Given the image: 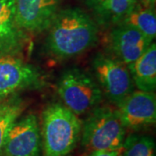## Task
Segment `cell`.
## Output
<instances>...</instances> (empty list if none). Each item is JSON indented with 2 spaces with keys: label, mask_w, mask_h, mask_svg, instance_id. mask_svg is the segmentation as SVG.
I'll list each match as a JSON object with an SVG mask.
<instances>
[{
  "label": "cell",
  "mask_w": 156,
  "mask_h": 156,
  "mask_svg": "<svg viewBox=\"0 0 156 156\" xmlns=\"http://www.w3.org/2000/svg\"><path fill=\"white\" fill-rule=\"evenodd\" d=\"M47 30L46 46L59 58L80 55L95 45L98 39L95 22L78 7L60 10Z\"/></svg>",
  "instance_id": "6da1fadb"
},
{
  "label": "cell",
  "mask_w": 156,
  "mask_h": 156,
  "mask_svg": "<svg viewBox=\"0 0 156 156\" xmlns=\"http://www.w3.org/2000/svg\"><path fill=\"white\" fill-rule=\"evenodd\" d=\"M82 122L76 115L60 103L49 105L43 113L44 156H66L81 137Z\"/></svg>",
  "instance_id": "7a4b0ae2"
},
{
  "label": "cell",
  "mask_w": 156,
  "mask_h": 156,
  "mask_svg": "<svg viewBox=\"0 0 156 156\" xmlns=\"http://www.w3.org/2000/svg\"><path fill=\"white\" fill-rule=\"evenodd\" d=\"M125 134L117 109L95 108L82 124V145L89 152L122 150Z\"/></svg>",
  "instance_id": "3957f363"
},
{
  "label": "cell",
  "mask_w": 156,
  "mask_h": 156,
  "mask_svg": "<svg viewBox=\"0 0 156 156\" xmlns=\"http://www.w3.org/2000/svg\"><path fill=\"white\" fill-rule=\"evenodd\" d=\"M64 106L76 115L91 111L102 100V91L93 76L80 69H68L57 83Z\"/></svg>",
  "instance_id": "277c9868"
},
{
  "label": "cell",
  "mask_w": 156,
  "mask_h": 156,
  "mask_svg": "<svg viewBox=\"0 0 156 156\" xmlns=\"http://www.w3.org/2000/svg\"><path fill=\"white\" fill-rule=\"evenodd\" d=\"M92 67L102 93L116 107L134 91V84L128 68L115 56L98 54Z\"/></svg>",
  "instance_id": "5b68a950"
},
{
  "label": "cell",
  "mask_w": 156,
  "mask_h": 156,
  "mask_svg": "<svg viewBox=\"0 0 156 156\" xmlns=\"http://www.w3.org/2000/svg\"><path fill=\"white\" fill-rule=\"evenodd\" d=\"M42 149L41 130L37 117L25 115L12 123L2 151L5 156H40Z\"/></svg>",
  "instance_id": "8992f818"
},
{
  "label": "cell",
  "mask_w": 156,
  "mask_h": 156,
  "mask_svg": "<svg viewBox=\"0 0 156 156\" xmlns=\"http://www.w3.org/2000/svg\"><path fill=\"white\" fill-rule=\"evenodd\" d=\"M62 0H16V20L24 30L37 34L46 30L61 9Z\"/></svg>",
  "instance_id": "52a82bcc"
},
{
  "label": "cell",
  "mask_w": 156,
  "mask_h": 156,
  "mask_svg": "<svg viewBox=\"0 0 156 156\" xmlns=\"http://www.w3.org/2000/svg\"><path fill=\"white\" fill-rule=\"evenodd\" d=\"M117 108L119 116L126 128L139 130L155 123L154 93L133 91Z\"/></svg>",
  "instance_id": "ba28073f"
},
{
  "label": "cell",
  "mask_w": 156,
  "mask_h": 156,
  "mask_svg": "<svg viewBox=\"0 0 156 156\" xmlns=\"http://www.w3.org/2000/svg\"><path fill=\"white\" fill-rule=\"evenodd\" d=\"M36 68L14 56H0V99L38 83Z\"/></svg>",
  "instance_id": "9c48e42d"
},
{
  "label": "cell",
  "mask_w": 156,
  "mask_h": 156,
  "mask_svg": "<svg viewBox=\"0 0 156 156\" xmlns=\"http://www.w3.org/2000/svg\"><path fill=\"white\" fill-rule=\"evenodd\" d=\"M152 43L138 30L125 24H117L109 34L113 54L127 67L136 61Z\"/></svg>",
  "instance_id": "30bf717a"
},
{
  "label": "cell",
  "mask_w": 156,
  "mask_h": 156,
  "mask_svg": "<svg viewBox=\"0 0 156 156\" xmlns=\"http://www.w3.org/2000/svg\"><path fill=\"white\" fill-rule=\"evenodd\" d=\"M25 42L24 30L16 20V0H0V56L17 55Z\"/></svg>",
  "instance_id": "8fae6325"
},
{
  "label": "cell",
  "mask_w": 156,
  "mask_h": 156,
  "mask_svg": "<svg viewBox=\"0 0 156 156\" xmlns=\"http://www.w3.org/2000/svg\"><path fill=\"white\" fill-rule=\"evenodd\" d=\"M134 86L140 91L154 93L156 89V46L148 49L131 65L128 66Z\"/></svg>",
  "instance_id": "7c38bea8"
},
{
  "label": "cell",
  "mask_w": 156,
  "mask_h": 156,
  "mask_svg": "<svg viewBox=\"0 0 156 156\" xmlns=\"http://www.w3.org/2000/svg\"><path fill=\"white\" fill-rule=\"evenodd\" d=\"M138 3V0H99L90 7L99 22L104 24H119Z\"/></svg>",
  "instance_id": "4fadbf2b"
},
{
  "label": "cell",
  "mask_w": 156,
  "mask_h": 156,
  "mask_svg": "<svg viewBox=\"0 0 156 156\" xmlns=\"http://www.w3.org/2000/svg\"><path fill=\"white\" fill-rule=\"evenodd\" d=\"M119 24H125L138 30L151 41L155 39L156 15L154 7L143 5L138 2Z\"/></svg>",
  "instance_id": "5bb4252c"
},
{
  "label": "cell",
  "mask_w": 156,
  "mask_h": 156,
  "mask_svg": "<svg viewBox=\"0 0 156 156\" xmlns=\"http://www.w3.org/2000/svg\"><path fill=\"white\" fill-rule=\"evenodd\" d=\"M122 156H156L155 142L147 135L130 134L125 138Z\"/></svg>",
  "instance_id": "9a60e30c"
},
{
  "label": "cell",
  "mask_w": 156,
  "mask_h": 156,
  "mask_svg": "<svg viewBox=\"0 0 156 156\" xmlns=\"http://www.w3.org/2000/svg\"><path fill=\"white\" fill-rule=\"evenodd\" d=\"M23 107L20 101H12L0 105V153L9 128L21 115Z\"/></svg>",
  "instance_id": "2e32d148"
},
{
  "label": "cell",
  "mask_w": 156,
  "mask_h": 156,
  "mask_svg": "<svg viewBox=\"0 0 156 156\" xmlns=\"http://www.w3.org/2000/svg\"><path fill=\"white\" fill-rule=\"evenodd\" d=\"M122 150L115 151H90L85 156H120Z\"/></svg>",
  "instance_id": "e0dca14e"
},
{
  "label": "cell",
  "mask_w": 156,
  "mask_h": 156,
  "mask_svg": "<svg viewBox=\"0 0 156 156\" xmlns=\"http://www.w3.org/2000/svg\"><path fill=\"white\" fill-rule=\"evenodd\" d=\"M155 1L156 0H138V2H140L141 5L146 6H151V7L154 6Z\"/></svg>",
  "instance_id": "ac0fdd59"
},
{
  "label": "cell",
  "mask_w": 156,
  "mask_h": 156,
  "mask_svg": "<svg viewBox=\"0 0 156 156\" xmlns=\"http://www.w3.org/2000/svg\"><path fill=\"white\" fill-rule=\"evenodd\" d=\"M97 1H99V0H88L89 6L92 5H93V4H95V3H96Z\"/></svg>",
  "instance_id": "d6986e66"
},
{
  "label": "cell",
  "mask_w": 156,
  "mask_h": 156,
  "mask_svg": "<svg viewBox=\"0 0 156 156\" xmlns=\"http://www.w3.org/2000/svg\"><path fill=\"white\" fill-rule=\"evenodd\" d=\"M120 156H122V154H121V155H120Z\"/></svg>",
  "instance_id": "ffe728a7"
}]
</instances>
